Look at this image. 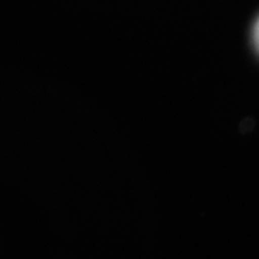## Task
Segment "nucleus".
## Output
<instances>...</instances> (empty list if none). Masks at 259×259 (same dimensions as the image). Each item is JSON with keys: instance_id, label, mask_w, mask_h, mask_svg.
Instances as JSON below:
<instances>
[{"instance_id": "nucleus-1", "label": "nucleus", "mask_w": 259, "mask_h": 259, "mask_svg": "<svg viewBox=\"0 0 259 259\" xmlns=\"http://www.w3.org/2000/svg\"><path fill=\"white\" fill-rule=\"evenodd\" d=\"M255 40H256V45L258 46V49H259V21L255 27Z\"/></svg>"}]
</instances>
